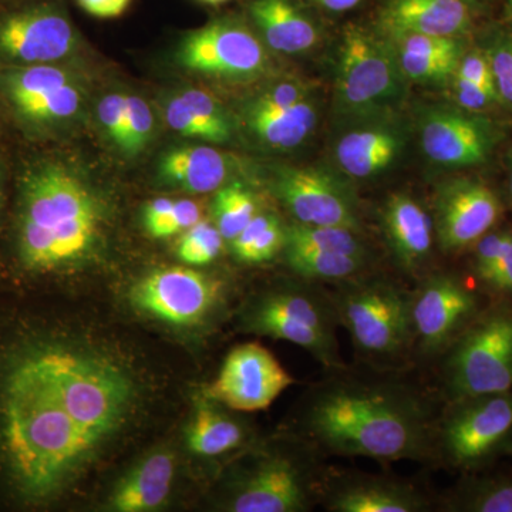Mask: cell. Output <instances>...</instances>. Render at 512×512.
<instances>
[{"label": "cell", "mask_w": 512, "mask_h": 512, "mask_svg": "<svg viewBox=\"0 0 512 512\" xmlns=\"http://www.w3.org/2000/svg\"><path fill=\"white\" fill-rule=\"evenodd\" d=\"M160 380L62 296L0 295V511L64 507L150 426Z\"/></svg>", "instance_id": "obj_1"}, {"label": "cell", "mask_w": 512, "mask_h": 512, "mask_svg": "<svg viewBox=\"0 0 512 512\" xmlns=\"http://www.w3.org/2000/svg\"><path fill=\"white\" fill-rule=\"evenodd\" d=\"M113 205L79 170L42 161L20 175L0 232V295L62 296L103 262Z\"/></svg>", "instance_id": "obj_2"}, {"label": "cell", "mask_w": 512, "mask_h": 512, "mask_svg": "<svg viewBox=\"0 0 512 512\" xmlns=\"http://www.w3.org/2000/svg\"><path fill=\"white\" fill-rule=\"evenodd\" d=\"M313 443L336 456L421 460L430 448L426 404L397 384L336 382L319 387L303 413Z\"/></svg>", "instance_id": "obj_3"}, {"label": "cell", "mask_w": 512, "mask_h": 512, "mask_svg": "<svg viewBox=\"0 0 512 512\" xmlns=\"http://www.w3.org/2000/svg\"><path fill=\"white\" fill-rule=\"evenodd\" d=\"M409 92L392 40L379 28L350 23L340 35L333 69L336 126L400 110Z\"/></svg>", "instance_id": "obj_4"}, {"label": "cell", "mask_w": 512, "mask_h": 512, "mask_svg": "<svg viewBox=\"0 0 512 512\" xmlns=\"http://www.w3.org/2000/svg\"><path fill=\"white\" fill-rule=\"evenodd\" d=\"M338 320L330 298L306 288L266 293L245 315V325L251 332L293 343L333 369L343 365L335 338Z\"/></svg>", "instance_id": "obj_5"}, {"label": "cell", "mask_w": 512, "mask_h": 512, "mask_svg": "<svg viewBox=\"0 0 512 512\" xmlns=\"http://www.w3.org/2000/svg\"><path fill=\"white\" fill-rule=\"evenodd\" d=\"M251 461L232 478L225 510L301 512L311 508L320 480L308 451L271 448Z\"/></svg>", "instance_id": "obj_6"}, {"label": "cell", "mask_w": 512, "mask_h": 512, "mask_svg": "<svg viewBox=\"0 0 512 512\" xmlns=\"http://www.w3.org/2000/svg\"><path fill=\"white\" fill-rule=\"evenodd\" d=\"M0 93L23 126L52 133L82 116L89 90L83 77L69 67L37 64L3 67Z\"/></svg>", "instance_id": "obj_7"}, {"label": "cell", "mask_w": 512, "mask_h": 512, "mask_svg": "<svg viewBox=\"0 0 512 512\" xmlns=\"http://www.w3.org/2000/svg\"><path fill=\"white\" fill-rule=\"evenodd\" d=\"M414 128L423 156L444 170H470L493 158L505 138L490 114L474 113L454 103L420 104Z\"/></svg>", "instance_id": "obj_8"}, {"label": "cell", "mask_w": 512, "mask_h": 512, "mask_svg": "<svg viewBox=\"0 0 512 512\" xmlns=\"http://www.w3.org/2000/svg\"><path fill=\"white\" fill-rule=\"evenodd\" d=\"M410 298L396 285L372 279L343 286L330 301L357 348L390 356L406 346L412 332Z\"/></svg>", "instance_id": "obj_9"}, {"label": "cell", "mask_w": 512, "mask_h": 512, "mask_svg": "<svg viewBox=\"0 0 512 512\" xmlns=\"http://www.w3.org/2000/svg\"><path fill=\"white\" fill-rule=\"evenodd\" d=\"M447 386L456 400L512 392V313L498 311L466 330L448 357Z\"/></svg>", "instance_id": "obj_10"}, {"label": "cell", "mask_w": 512, "mask_h": 512, "mask_svg": "<svg viewBox=\"0 0 512 512\" xmlns=\"http://www.w3.org/2000/svg\"><path fill=\"white\" fill-rule=\"evenodd\" d=\"M269 185L298 224L339 225L360 231L352 180L335 165H279L272 168Z\"/></svg>", "instance_id": "obj_11"}, {"label": "cell", "mask_w": 512, "mask_h": 512, "mask_svg": "<svg viewBox=\"0 0 512 512\" xmlns=\"http://www.w3.org/2000/svg\"><path fill=\"white\" fill-rule=\"evenodd\" d=\"M268 47L254 30L234 19H221L192 30L175 52L187 72L228 82H252L269 69Z\"/></svg>", "instance_id": "obj_12"}, {"label": "cell", "mask_w": 512, "mask_h": 512, "mask_svg": "<svg viewBox=\"0 0 512 512\" xmlns=\"http://www.w3.org/2000/svg\"><path fill=\"white\" fill-rule=\"evenodd\" d=\"M512 392L457 400L440 430V446L453 467L474 470L510 446Z\"/></svg>", "instance_id": "obj_13"}, {"label": "cell", "mask_w": 512, "mask_h": 512, "mask_svg": "<svg viewBox=\"0 0 512 512\" xmlns=\"http://www.w3.org/2000/svg\"><path fill=\"white\" fill-rule=\"evenodd\" d=\"M332 156L349 180H375L393 170L406 153L410 124L402 110L384 111L336 126Z\"/></svg>", "instance_id": "obj_14"}, {"label": "cell", "mask_w": 512, "mask_h": 512, "mask_svg": "<svg viewBox=\"0 0 512 512\" xmlns=\"http://www.w3.org/2000/svg\"><path fill=\"white\" fill-rule=\"evenodd\" d=\"M77 46L73 23L50 3L20 6L0 16V60L6 66L59 64Z\"/></svg>", "instance_id": "obj_15"}, {"label": "cell", "mask_w": 512, "mask_h": 512, "mask_svg": "<svg viewBox=\"0 0 512 512\" xmlns=\"http://www.w3.org/2000/svg\"><path fill=\"white\" fill-rule=\"evenodd\" d=\"M220 298V285L210 276L170 266L144 275L128 293L131 306L147 318L171 326H194L210 315Z\"/></svg>", "instance_id": "obj_16"}, {"label": "cell", "mask_w": 512, "mask_h": 512, "mask_svg": "<svg viewBox=\"0 0 512 512\" xmlns=\"http://www.w3.org/2000/svg\"><path fill=\"white\" fill-rule=\"evenodd\" d=\"M295 383L276 357L256 342L228 353L205 397L234 412H259Z\"/></svg>", "instance_id": "obj_17"}, {"label": "cell", "mask_w": 512, "mask_h": 512, "mask_svg": "<svg viewBox=\"0 0 512 512\" xmlns=\"http://www.w3.org/2000/svg\"><path fill=\"white\" fill-rule=\"evenodd\" d=\"M500 197L477 177L450 178L434 195V234L443 252L463 251L476 244L500 220Z\"/></svg>", "instance_id": "obj_18"}, {"label": "cell", "mask_w": 512, "mask_h": 512, "mask_svg": "<svg viewBox=\"0 0 512 512\" xmlns=\"http://www.w3.org/2000/svg\"><path fill=\"white\" fill-rule=\"evenodd\" d=\"M476 293L457 276H430L410 298L412 330L427 352L447 346L473 322L478 311Z\"/></svg>", "instance_id": "obj_19"}, {"label": "cell", "mask_w": 512, "mask_h": 512, "mask_svg": "<svg viewBox=\"0 0 512 512\" xmlns=\"http://www.w3.org/2000/svg\"><path fill=\"white\" fill-rule=\"evenodd\" d=\"M484 13V0H384L377 28L386 35H421L467 39Z\"/></svg>", "instance_id": "obj_20"}, {"label": "cell", "mask_w": 512, "mask_h": 512, "mask_svg": "<svg viewBox=\"0 0 512 512\" xmlns=\"http://www.w3.org/2000/svg\"><path fill=\"white\" fill-rule=\"evenodd\" d=\"M319 94L293 106H268L249 97L239 110V124L249 140L272 153H289L311 140L322 119Z\"/></svg>", "instance_id": "obj_21"}, {"label": "cell", "mask_w": 512, "mask_h": 512, "mask_svg": "<svg viewBox=\"0 0 512 512\" xmlns=\"http://www.w3.org/2000/svg\"><path fill=\"white\" fill-rule=\"evenodd\" d=\"M380 225L397 264L414 272L426 264L433 248L434 222L426 208L407 192H394L380 210Z\"/></svg>", "instance_id": "obj_22"}, {"label": "cell", "mask_w": 512, "mask_h": 512, "mask_svg": "<svg viewBox=\"0 0 512 512\" xmlns=\"http://www.w3.org/2000/svg\"><path fill=\"white\" fill-rule=\"evenodd\" d=\"M326 510L332 512H420L429 510L413 485L382 477H346L328 485Z\"/></svg>", "instance_id": "obj_23"}, {"label": "cell", "mask_w": 512, "mask_h": 512, "mask_svg": "<svg viewBox=\"0 0 512 512\" xmlns=\"http://www.w3.org/2000/svg\"><path fill=\"white\" fill-rule=\"evenodd\" d=\"M386 36L392 40L404 79L409 84L420 86L447 87L456 74L461 57L470 47L468 39L454 37L421 33H393Z\"/></svg>", "instance_id": "obj_24"}, {"label": "cell", "mask_w": 512, "mask_h": 512, "mask_svg": "<svg viewBox=\"0 0 512 512\" xmlns=\"http://www.w3.org/2000/svg\"><path fill=\"white\" fill-rule=\"evenodd\" d=\"M235 160L210 146L171 148L158 160L161 184L190 194H208L231 181Z\"/></svg>", "instance_id": "obj_25"}, {"label": "cell", "mask_w": 512, "mask_h": 512, "mask_svg": "<svg viewBox=\"0 0 512 512\" xmlns=\"http://www.w3.org/2000/svg\"><path fill=\"white\" fill-rule=\"evenodd\" d=\"M249 15L268 49L282 55H305L322 40L320 26L292 0H254Z\"/></svg>", "instance_id": "obj_26"}, {"label": "cell", "mask_w": 512, "mask_h": 512, "mask_svg": "<svg viewBox=\"0 0 512 512\" xmlns=\"http://www.w3.org/2000/svg\"><path fill=\"white\" fill-rule=\"evenodd\" d=\"M175 457L170 451H154L120 478L107 500L116 512L160 510L173 490Z\"/></svg>", "instance_id": "obj_27"}, {"label": "cell", "mask_w": 512, "mask_h": 512, "mask_svg": "<svg viewBox=\"0 0 512 512\" xmlns=\"http://www.w3.org/2000/svg\"><path fill=\"white\" fill-rule=\"evenodd\" d=\"M247 441V430L241 421L229 416L218 403L205 397L198 403L187 431L192 453L214 458L238 450Z\"/></svg>", "instance_id": "obj_28"}, {"label": "cell", "mask_w": 512, "mask_h": 512, "mask_svg": "<svg viewBox=\"0 0 512 512\" xmlns=\"http://www.w3.org/2000/svg\"><path fill=\"white\" fill-rule=\"evenodd\" d=\"M444 510L512 512V477L468 478L451 491Z\"/></svg>", "instance_id": "obj_29"}, {"label": "cell", "mask_w": 512, "mask_h": 512, "mask_svg": "<svg viewBox=\"0 0 512 512\" xmlns=\"http://www.w3.org/2000/svg\"><path fill=\"white\" fill-rule=\"evenodd\" d=\"M292 271L311 281H346L365 269L367 258L316 249L284 247Z\"/></svg>", "instance_id": "obj_30"}, {"label": "cell", "mask_w": 512, "mask_h": 512, "mask_svg": "<svg viewBox=\"0 0 512 512\" xmlns=\"http://www.w3.org/2000/svg\"><path fill=\"white\" fill-rule=\"evenodd\" d=\"M286 228L272 212H259L242 229L237 238L232 239V254L244 264H262L271 261L285 247Z\"/></svg>", "instance_id": "obj_31"}, {"label": "cell", "mask_w": 512, "mask_h": 512, "mask_svg": "<svg viewBox=\"0 0 512 512\" xmlns=\"http://www.w3.org/2000/svg\"><path fill=\"white\" fill-rule=\"evenodd\" d=\"M215 192L214 224L222 238L231 242L261 212L258 198L248 184L239 180L229 181Z\"/></svg>", "instance_id": "obj_32"}, {"label": "cell", "mask_w": 512, "mask_h": 512, "mask_svg": "<svg viewBox=\"0 0 512 512\" xmlns=\"http://www.w3.org/2000/svg\"><path fill=\"white\" fill-rule=\"evenodd\" d=\"M285 247L316 249L367 258L360 231L339 225L295 224L286 228Z\"/></svg>", "instance_id": "obj_33"}, {"label": "cell", "mask_w": 512, "mask_h": 512, "mask_svg": "<svg viewBox=\"0 0 512 512\" xmlns=\"http://www.w3.org/2000/svg\"><path fill=\"white\" fill-rule=\"evenodd\" d=\"M201 217L202 207L197 201L161 197L148 202L143 221L151 237L163 239L184 234Z\"/></svg>", "instance_id": "obj_34"}, {"label": "cell", "mask_w": 512, "mask_h": 512, "mask_svg": "<svg viewBox=\"0 0 512 512\" xmlns=\"http://www.w3.org/2000/svg\"><path fill=\"white\" fill-rule=\"evenodd\" d=\"M478 46L490 62L501 107L512 114V23L485 29Z\"/></svg>", "instance_id": "obj_35"}, {"label": "cell", "mask_w": 512, "mask_h": 512, "mask_svg": "<svg viewBox=\"0 0 512 512\" xmlns=\"http://www.w3.org/2000/svg\"><path fill=\"white\" fill-rule=\"evenodd\" d=\"M197 120L200 121L211 144H227L234 137L237 120L225 109L217 97L201 89H183L177 92Z\"/></svg>", "instance_id": "obj_36"}, {"label": "cell", "mask_w": 512, "mask_h": 512, "mask_svg": "<svg viewBox=\"0 0 512 512\" xmlns=\"http://www.w3.org/2000/svg\"><path fill=\"white\" fill-rule=\"evenodd\" d=\"M225 239L208 221H200L184 232L178 244V258L185 264L204 266L220 256Z\"/></svg>", "instance_id": "obj_37"}, {"label": "cell", "mask_w": 512, "mask_h": 512, "mask_svg": "<svg viewBox=\"0 0 512 512\" xmlns=\"http://www.w3.org/2000/svg\"><path fill=\"white\" fill-rule=\"evenodd\" d=\"M127 141L124 156L137 157L153 141L154 113L150 104L137 94H127L126 104Z\"/></svg>", "instance_id": "obj_38"}, {"label": "cell", "mask_w": 512, "mask_h": 512, "mask_svg": "<svg viewBox=\"0 0 512 512\" xmlns=\"http://www.w3.org/2000/svg\"><path fill=\"white\" fill-rule=\"evenodd\" d=\"M126 104L127 93L111 92L101 97L96 107L101 130L121 153H124L127 141Z\"/></svg>", "instance_id": "obj_39"}, {"label": "cell", "mask_w": 512, "mask_h": 512, "mask_svg": "<svg viewBox=\"0 0 512 512\" xmlns=\"http://www.w3.org/2000/svg\"><path fill=\"white\" fill-rule=\"evenodd\" d=\"M453 103L474 113L490 114L501 107L500 97L493 90L485 89L476 83L467 82L461 77L454 76L448 83Z\"/></svg>", "instance_id": "obj_40"}, {"label": "cell", "mask_w": 512, "mask_h": 512, "mask_svg": "<svg viewBox=\"0 0 512 512\" xmlns=\"http://www.w3.org/2000/svg\"><path fill=\"white\" fill-rule=\"evenodd\" d=\"M511 235V231H490L474 244V271L484 284H487L495 266L503 256Z\"/></svg>", "instance_id": "obj_41"}, {"label": "cell", "mask_w": 512, "mask_h": 512, "mask_svg": "<svg viewBox=\"0 0 512 512\" xmlns=\"http://www.w3.org/2000/svg\"><path fill=\"white\" fill-rule=\"evenodd\" d=\"M454 76L461 77L467 82L476 83L478 86H483L485 89L497 93L490 62H488L483 49L478 45L468 47L466 53L461 57L460 63H458Z\"/></svg>", "instance_id": "obj_42"}, {"label": "cell", "mask_w": 512, "mask_h": 512, "mask_svg": "<svg viewBox=\"0 0 512 512\" xmlns=\"http://www.w3.org/2000/svg\"><path fill=\"white\" fill-rule=\"evenodd\" d=\"M487 285L498 292L512 293V235Z\"/></svg>", "instance_id": "obj_43"}, {"label": "cell", "mask_w": 512, "mask_h": 512, "mask_svg": "<svg viewBox=\"0 0 512 512\" xmlns=\"http://www.w3.org/2000/svg\"><path fill=\"white\" fill-rule=\"evenodd\" d=\"M89 15L100 19L119 18L130 6L131 0H77Z\"/></svg>", "instance_id": "obj_44"}, {"label": "cell", "mask_w": 512, "mask_h": 512, "mask_svg": "<svg viewBox=\"0 0 512 512\" xmlns=\"http://www.w3.org/2000/svg\"><path fill=\"white\" fill-rule=\"evenodd\" d=\"M311 2L329 13H345L356 9L363 0H311Z\"/></svg>", "instance_id": "obj_45"}, {"label": "cell", "mask_w": 512, "mask_h": 512, "mask_svg": "<svg viewBox=\"0 0 512 512\" xmlns=\"http://www.w3.org/2000/svg\"><path fill=\"white\" fill-rule=\"evenodd\" d=\"M6 190L5 178H3L2 171H0V232H2L3 222H5L6 215Z\"/></svg>", "instance_id": "obj_46"}, {"label": "cell", "mask_w": 512, "mask_h": 512, "mask_svg": "<svg viewBox=\"0 0 512 512\" xmlns=\"http://www.w3.org/2000/svg\"><path fill=\"white\" fill-rule=\"evenodd\" d=\"M508 190H510V197L512 201V158L510 160V171H508Z\"/></svg>", "instance_id": "obj_47"}, {"label": "cell", "mask_w": 512, "mask_h": 512, "mask_svg": "<svg viewBox=\"0 0 512 512\" xmlns=\"http://www.w3.org/2000/svg\"><path fill=\"white\" fill-rule=\"evenodd\" d=\"M202 2L210 3V5H221V3L227 2V0H202Z\"/></svg>", "instance_id": "obj_48"}, {"label": "cell", "mask_w": 512, "mask_h": 512, "mask_svg": "<svg viewBox=\"0 0 512 512\" xmlns=\"http://www.w3.org/2000/svg\"><path fill=\"white\" fill-rule=\"evenodd\" d=\"M507 3L508 15H510V22L512 23V0H505Z\"/></svg>", "instance_id": "obj_49"}, {"label": "cell", "mask_w": 512, "mask_h": 512, "mask_svg": "<svg viewBox=\"0 0 512 512\" xmlns=\"http://www.w3.org/2000/svg\"><path fill=\"white\" fill-rule=\"evenodd\" d=\"M510 446H511V448H512V437H511V441H510Z\"/></svg>", "instance_id": "obj_50"}]
</instances>
